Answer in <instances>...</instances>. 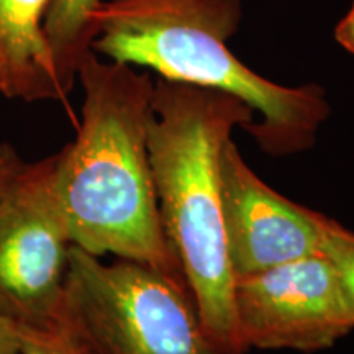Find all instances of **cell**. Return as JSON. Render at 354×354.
I'll return each mask as SVG.
<instances>
[{
	"mask_svg": "<svg viewBox=\"0 0 354 354\" xmlns=\"http://www.w3.org/2000/svg\"><path fill=\"white\" fill-rule=\"evenodd\" d=\"M71 243L56 154L21 162L0 194V312L41 326L61 310Z\"/></svg>",
	"mask_w": 354,
	"mask_h": 354,
	"instance_id": "obj_5",
	"label": "cell"
},
{
	"mask_svg": "<svg viewBox=\"0 0 354 354\" xmlns=\"http://www.w3.org/2000/svg\"><path fill=\"white\" fill-rule=\"evenodd\" d=\"M82 122L56 153V189L74 246L184 281L162 232L148 151L154 81L133 66L84 61ZM185 282V281H184Z\"/></svg>",
	"mask_w": 354,
	"mask_h": 354,
	"instance_id": "obj_1",
	"label": "cell"
},
{
	"mask_svg": "<svg viewBox=\"0 0 354 354\" xmlns=\"http://www.w3.org/2000/svg\"><path fill=\"white\" fill-rule=\"evenodd\" d=\"M320 253L330 261L354 325V233L338 221L322 216Z\"/></svg>",
	"mask_w": 354,
	"mask_h": 354,
	"instance_id": "obj_11",
	"label": "cell"
},
{
	"mask_svg": "<svg viewBox=\"0 0 354 354\" xmlns=\"http://www.w3.org/2000/svg\"><path fill=\"white\" fill-rule=\"evenodd\" d=\"M19 330V323L0 312V354H20Z\"/></svg>",
	"mask_w": 354,
	"mask_h": 354,
	"instance_id": "obj_12",
	"label": "cell"
},
{
	"mask_svg": "<svg viewBox=\"0 0 354 354\" xmlns=\"http://www.w3.org/2000/svg\"><path fill=\"white\" fill-rule=\"evenodd\" d=\"M19 326L20 354H97L66 308L64 297L57 315L46 325Z\"/></svg>",
	"mask_w": 354,
	"mask_h": 354,
	"instance_id": "obj_10",
	"label": "cell"
},
{
	"mask_svg": "<svg viewBox=\"0 0 354 354\" xmlns=\"http://www.w3.org/2000/svg\"><path fill=\"white\" fill-rule=\"evenodd\" d=\"M21 162L24 161L19 158V154L15 153L12 146L0 145V194L6 189L7 183L12 179V176L15 174Z\"/></svg>",
	"mask_w": 354,
	"mask_h": 354,
	"instance_id": "obj_13",
	"label": "cell"
},
{
	"mask_svg": "<svg viewBox=\"0 0 354 354\" xmlns=\"http://www.w3.org/2000/svg\"><path fill=\"white\" fill-rule=\"evenodd\" d=\"M221 218L234 279L318 253L322 214L264 184L230 140L220 156Z\"/></svg>",
	"mask_w": 354,
	"mask_h": 354,
	"instance_id": "obj_7",
	"label": "cell"
},
{
	"mask_svg": "<svg viewBox=\"0 0 354 354\" xmlns=\"http://www.w3.org/2000/svg\"><path fill=\"white\" fill-rule=\"evenodd\" d=\"M64 305L97 354H225L187 284L148 264H104L71 245Z\"/></svg>",
	"mask_w": 354,
	"mask_h": 354,
	"instance_id": "obj_4",
	"label": "cell"
},
{
	"mask_svg": "<svg viewBox=\"0 0 354 354\" xmlns=\"http://www.w3.org/2000/svg\"><path fill=\"white\" fill-rule=\"evenodd\" d=\"M253 122V110L227 92L154 81L148 151L162 232L207 333L225 354L246 349L234 317L220 156L234 128Z\"/></svg>",
	"mask_w": 354,
	"mask_h": 354,
	"instance_id": "obj_2",
	"label": "cell"
},
{
	"mask_svg": "<svg viewBox=\"0 0 354 354\" xmlns=\"http://www.w3.org/2000/svg\"><path fill=\"white\" fill-rule=\"evenodd\" d=\"M241 20L243 0H104L92 50L166 81L238 97L254 112L245 131L266 153L312 148L331 113L325 91L281 86L243 64L228 48Z\"/></svg>",
	"mask_w": 354,
	"mask_h": 354,
	"instance_id": "obj_3",
	"label": "cell"
},
{
	"mask_svg": "<svg viewBox=\"0 0 354 354\" xmlns=\"http://www.w3.org/2000/svg\"><path fill=\"white\" fill-rule=\"evenodd\" d=\"M50 2L0 0V92L8 99H66L43 30Z\"/></svg>",
	"mask_w": 354,
	"mask_h": 354,
	"instance_id": "obj_8",
	"label": "cell"
},
{
	"mask_svg": "<svg viewBox=\"0 0 354 354\" xmlns=\"http://www.w3.org/2000/svg\"><path fill=\"white\" fill-rule=\"evenodd\" d=\"M233 305L245 349L318 351L354 328L336 274L320 251L234 279Z\"/></svg>",
	"mask_w": 354,
	"mask_h": 354,
	"instance_id": "obj_6",
	"label": "cell"
},
{
	"mask_svg": "<svg viewBox=\"0 0 354 354\" xmlns=\"http://www.w3.org/2000/svg\"><path fill=\"white\" fill-rule=\"evenodd\" d=\"M335 38L344 50L354 55V3L335 30Z\"/></svg>",
	"mask_w": 354,
	"mask_h": 354,
	"instance_id": "obj_14",
	"label": "cell"
},
{
	"mask_svg": "<svg viewBox=\"0 0 354 354\" xmlns=\"http://www.w3.org/2000/svg\"><path fill=\"white\" fill-rule=\"evenodd\" d=\"M104 0H51L44 17V37L61 91L68 97L84 61L94 53L97 12Z\"/></svg>",
	"mask_w": 354,
	"mask_h": 354,
	"instance_id": "obj_9",
	"label": "cell"
}]
</instances>
